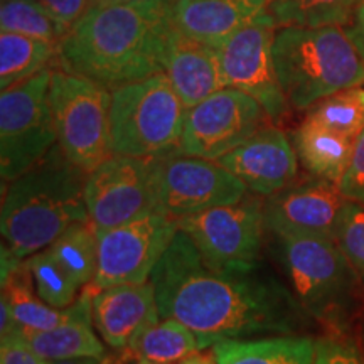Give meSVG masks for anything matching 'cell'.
<instances>
[{
  "mask_svg": "<svg viewBox=\"0 0 364 364\" xmlns=\"http://www.w3.org/2000/svg\"><path fill=\"white\" fill-rule=\"evenodd\" d=\"M162 318L172 317L198 336L201 349L228 339L297 334L311 324L284 280L265 267L215 268L184 231L150 275Z\"/></svg>",
  "mask_w": 364,
  "mask_h": 364,
  "instance_id": "6da1fadb",
  "label": "cell"
},
{
  "mask_svg": "<svg viewBox=\"0 0 364 364\" xmlns=\"http://www.w3.org/2000/svg\"><path fill=\"white\" fill-rule=\"evenodd\" d=\"M172 2L90 6L59 41L61 70L110 90L164 73Z\"/></svg>",
  "mask_w": 364,
  "mask_h": 364,
  "instance_id": "7a4b0ae2",
  "label": "cell"
},
{
  "mask_svg": "<svg viewBox=\"0 0 364 364\" xmlns=\"http://www.w3.org/2000/svg\"><path fill=\"white\" fill-rule=\"evenodd\" d=\"M86 176L56 145L29 171L7 182L0 209L2 280L31 255L51 247L68 228L90 220Z\"/></svg>",
  "mask_w": 364,
  "mask_h": 364,
  "instance_id": "3957f363",
  "label": "cell"
},
{
  "mask_svg": "<svg viewBox=\"0 0 364 364\" xmlns=\"http://www.w3.org/2000/svg\"><path fill=\"white\" fill-rule=\"evenodd\" d=\"M273 61L287 102L297 110L364 85V61L339 26L282 27Z\"/></svg>",
  "mask_w": 364,
  "mask_h": 364,
  "instance_id": "277c9868",
  "label": "cell"
},
{
  "mask_svg": "<svg viewBox=\"0 0 364 364\" xmlns=\"http://www.w3.org/2000/svg\"><path fill=\"white\" fill-rule=\"evenodd\" d=\"M287 285L311 318L339 334L359 314L358 272L331 238L275 236Z\"/></svg>",
  "mask_w": 364,
  "mask_h": 364,
  "instance_id": "5b68a950",
  "label": "cell"
},
{
  "mask_svg": "<svg viewBox=\"0 0 364 364\" xmlns=\"http://www.w3.org/2000/svg\"><path fill=\"white\" fill-rule=\"evenodd\" d=\"M188 108L166 73L112 90V154L167 157L181 150Z\"/></svg>",
  "mask_w": 364,
  "mask_h": 364,
  "instance_id": "8992f818",
  "label": "cell"
},
{
  "mask_svg": "<svg viewBox=\"0 0 364 364\" xmlns=\"http://www.w3.org/2000/svg\"><path fill=\"white\" fill-rule=\"evenodd\" d=\"M49 103L58 145L73 164L90 172L112 156L110 88L58 70L51 76Z\"/></svg>",
  "mask_w": 364,
  "mask_h": 364,
  "instance_id": "52a82bcc",
  "label": "cell"
},
{
  "mask_svg": "<svg viewBox=\"0 0 364 364\" xmlns=\"http://www.w3.org/2000/svg\"><path fill=\"white\" fill-rule=\"evenodd\" d=\"M49 68L0 95V177L17 179L58 145L49 85Z\"/></svg>",
  "mask_w": 364,
  "mask_h": 364,
  "instance_id": "ba28073f",
  "label": "cell"
},
{
  "mask_svg": "<svg viewBox=\"0 0 364 364\" xmlns=\"http://www.w3.org/2000/svg\"><path fill=\"white\" fill-rule=\"evenodd\" d=\"M159 157L112 154L86 176L85 201L97 231L157 211Z\"/></svg>",
  "mask_w": 364,
  "mask_h": 364,
  "instance_id": "9c48e42d",
  "label": "cell"
},
{
  "mask_svg": "<svg viewBox=\"0 0 364 364\" xmlns=\"http://www.w3.org/2000/svg\"><path fill=\"white\" fill-rule=\"evenodd\" d=\"M204 262L215 268H253L262 265L265 235L263 201L245 196L238 203L218 206L177 221Z\"/></svg>",
  "mask_w": 364,
  "mask_h": 364,
  "instance_id": "30bf717a",
  "label": "cell"
},
{
  "mask_svg": "<svg viewBox=\"0 0 364 364\" xmlns=\"http://www.w3.org/2000/svg\"><path fill=\"white\" fill-rule=\"evenodd\" d=\"M177 231V221L159 211L110 230L97 231L98 265L90 287L100 290L113 285L150 282L154 268Z\"/></svg>",
  "mask_w": 364,
  "mask_h": 364,
  "instance_id": "8fae6325",
  "label": "cell"
},
{
  "mask_svg": "<svg viewBox=\"0 0 364 364\" xmlns=\"http://www.w3.org/2000/svg\"><path fill=\"white\" fill-rule=\"evenodd\" d=\"M267 118L252 95L226 86L186 113L179 154L220 161L265 127Z\"/></svg>",
  "mask_w": 364,
  "mask_h": 364,
  "instance_id": "7c38bea8",
  "label": "cell"
},
{
  "mask_svg": "<svg viewBox=\"0 0 364 364\" xmlns=\"http://www.w3.org/2000/svg\"><path fill=\"white\" fill-rule=\"evenodd\" d=\"M247 191V186L218 161L181 154L159 157L157 211L174 221L238 203Z\"/></svg>",
  "mask_w": 364,
  "mask_h": 364,
  "instance_id": "4fadbf2b",
  "label": "cell"
},
{
  "mask_svg": "<svg viewBox=\"0 0 364 364\" xmlns=\"http://www.w3.org/2000/svg\"><path fill=\"white\" fill-rule=\"evenodd\" d=\"M275 27L270 16H263L231 36L220 48L226 85L252 95L272 122H280L289 110L275 61Z\"/></svg>",
  "mask_w": 364,
  "mask_h": 364,
  "instance_id": "5bb4252c",
  "label": "cell"
},
{
  "mask_svg": "<svg viewBox=\"0 0 364 364\" xmlns=\"http://www.w3.org/2000/svg\"><path fill=\"white\" fill-rule=\"evenodd\" d=\"M349 199L338 182L314 179L294 182L263 201L267 231L273 236H311L336 240Z\"/></svg>",
  "mask_w": 364,
  "mask_h": 364,
  "instance_id": "9a60e30c",
  "label": "cell"
},
{
  "mask_svg": "<svg viewBox=\"0 0 364 364\" xmlns=\"http://www.w3.org/2000/svg\"><path fill=\"white\" fill-rule=\"evenodd\" d=\"M297 152L277 127L265 125L220 161L253 194L270 198L297 179Z\"/></svg>",
  "mask_w": 364,
  "mask_h": 364,
  "instance_id": "2e32d148",
  "label": "cell"
},
{
  "mask_svg": "<svg viewBox=\"0 0 364 364\" xmlns=\"http://www.w3.org/2000/svg\"><path fill=\"white\" fill-rule=\"evenodd\" d=\"M93 326L113 349L129 348L144 327L161 318L156 290L150 282L100 289L91 299Z\"/></svg>",
  "mask_w": 364,
  "mask_h": 364,
  "instance_id": "e0dca14e",
  "label": "cell"
},
{
  "mask_svg": "<svg viewBox=\"0 0 364 364\" xmlns=\"http://www.w3.org/2000/svg\"><path fill=\"white\" fill-rule=\"evenodd\" d=\"M164 73L188 110L228 86L220 49L188 38L176 26L167 38Z\"/></svg>",
  "mask_w": 364,
  "mask_h": 364,
  "instance_id": "ac0fdd59",
  "label": "cell"
},
{
  "mask_svg": "<svg viewBox=\"0 0 364 364\" xmlns=\"http://www.w3.org/2000/svg\"><path fill=\"white\" fill-rule=\"evenodd\" d=\"M268 0H174L172 24L191 39L220 49L231 36L267 16Z\"/></svg>",
  "mask_w": 364,
  "mask_h": 364,
  "instance_id": "d6986e66",
  "label": "cell"
},
{
  "mask_svg": "<svg viewBox=\"0 0 364 364\" xmlns=\"http://www.w3.org/2000/svg\"><path fill=\"white\" fill-rule=\"evenodd\" d=\"M91 299H93V289L88 285L80 294L78 314L70 321L46 331L21 329L31 348L46 361L105 356L102 341L97 338L93 327H91L93 324Z\"/></svg>",
  "mask_w": 364,
  "mask_h": 364,
  "instance_id": "ffe728a7",
  "label": "cell"
},
{
  "mask_svg": "<svg viewBox=\"0 0 364 364\" xmlns=\"http://www.w3.org/2000/svg\"><path fill=\"white\" fill-rule=\"evenodd\" d=\"M218 364H316L317 339L304 334H275L228 339L213 346Z\"/></svg>",
  "mask_w": 364,
  "mask_h": 364,
  "instance_id": "44dd1931",
  "label": "cell"
},
{
  "mask_svg": "<svg viewBox=\"0 0 364 364\" xmlns=\"http://www.w3.org/2000/svg\"><path fill=\"white\" fill-rule=\"evenodd\" d=\"M292 142L300 162L312 176L339 184L351 161L356 140L306 118L294 132Z\"/></svg>",
  "mask_w": 364,
  "mask_h": 364,
  "instance_id": "7402d4cb",
  "label": "cell"
},
{
  "mask_svg": "<svg viewBox=\"0 0 364 364\" xmlns=\"http://www.w3.org/2000/svg\"><path fill=\"white\" fill-rule=\"evenodd\" d=\"M34 279L26 260L6 280H2V299H6L11 306L14 317H16L21 329H53V327L70 321L80 311V297L70 307L54 309L49 304H46L38 294H34Z\"/></svg>",
  "mask_w": 364,
  "mask_h": 364,
  "instance_id": "603a6c76",
  "label": "cell"
},
{
  "mask_svg": "<svg viewBox=\"0 0 364 364\" xmlns=\"http://www.w3.org/2000/svg\"><path fill=\"white\" fill-rule=\"evenodd\" d=\"M127 349L136 358L157 363H176L189 354L203 351L198 336L172 317H161L154 324L144 327Z\"/></svg>",
  "mask_w": 364,
  "mask_h": 364,
  "instance_id": "cb8c5ba5",
  "label": "cell"
},
{
  "mask_svg": "<svg viewBox=\"0 0 364 364\" xmlns=\"http://www.w3.org/2000/svg\"><path fill=\"white\" fill-rule=\"evenodd\" d=\"M58 56V44L2 31L0 34V90L29 80Z\"/></svg>",
  "mask_w": 364,
  "mask_h": 364,
  "instance_id": "d4e9b609",
  "label": "cell"
},
{
  "mask_svg": "<svg viewBox=\"0 0 364 364\" xmlns=\"http://www.w3.org/2000/svg\"><path fill=\"white\" fill-rule=\"evenodd\" d=\"M359 0H268L267 11L280 27L346 26Z\"/></svg>",
  "mask_w": 364,
  "mask_h": 364,
  "instance_id": "484cf974",
  "label": "cell"
},
{
  "mask_svg": "<svg viewBox=\"0 0 364 364\" xmlns=\"http://www.w3.org/2000/svg\"><path fill=\"white\" fill-rule=\"evenodd\" d=\"M48 250L83 289L93 282L98 265V233L90 220L68 228Z\"/></svg>",
  "mask_w": 364,
  "mask_h": 364,
  "instance_id": "4316f807",
  "label": "cell"
},
{
  "mask_svg": "<svg viewBox=\"0 0 364 364\" xmlns=\"http://www.w3.org/2000/svg\"><path fill=\"white\" fill-rule=\"evenodd\" d=\"M307 118L326 129L358 140L364 130V88L354 86L322 98L311 107Z\"/></svg>",
  "mask_w": 364,
  "mask_h": 364,
  "instance_id": "83f0119b",
  "label": "cell"
},
{
  "mask_svg": "<svg viewBox=\"0 0 364 364\" xmlns=\"http://www.w3.org/2000/svg\"><path fill=\"white\" fill-rule=\"evenodd\" d=\"M34 279L36 294L54 309H66L80 297L83 287L49 253V250L31 255L26 260Z\"/></svg>",
  "mask_w": 364,
  "mask_h": 364,
  "instance_id": "f1b7e54d",
  "label": "cell"
},
{
  "mask_svg": "<svg viewBox=\"0 0 364 364\" xmlns=\"http://www.w3.org/2000/svg\"><path fill=\"white\" fill-rule=\"evenodd\" d=\"M2 31L59 44L68 29L54 19L39 0H2L0 6Z\"/></svg>",
  "mask_w": 364,
  "mask_h": 364,
  "instance_id": "f546056e",
  "label": "cell"
},
{
  "mask_svg": "<svg viewBox=\"0 0 364 364\" xmlns=\"http://www.w3.org/2000/svg\"><path fill=\"white\" fill-rule=\"evenodd\" d=\"M336 243L351 262L364 287V204L348 203L336 233Z\"/></svg>",
  "mask_w": 364,
  "mask_h": 364,
  "instance_id": "4dcf8cb0",
  "label": "cell"
},
{
  "mask_svg": "<svg viewBox=\"0 0 364 364\" xmlns=\"http://www.w3.org/2000/svg\"><path fill=\"white\" fill-rule=\"evenodd\" d=\"M316 364H364V354L358 344L332 332L317 339Z\"/></svg>",
  "mask_w": 364,
  "mask_h": 364,
  "instance_id": "1f68e13d",
  "label": "cell"
},
{
  "mask_svg": "<svg viewBox=\"0 0 364 364\" xmlns=\"http://www.w3.org/2000/svg\"><path fill=\"white\" fill-rule=\"evenodd\" d=\"M339 189L349 201L364 204V130L354 144L351 161L339 181Z\"/></svg>",
  "mask_w": 364,
  "mask_h": 364,
  "instance_id": "d6a6232c",
  "label": "cell"
},
{
  "mask_svg": "<svg viewBox=\"0 0 364 364\" xmlns=\"http://www.w3.org/2000/svg\"><path fill=\"white\" fill-rule=\"evenodd\" d=\"M0 339V364H48L31 348L21 329L2 336Z\"/></svg>",
  "mask_w": 364,
  "mask_h": 364,
  "instance_id": "836d02e7",
  "label": "cell"
},
{
  "mask_svg": "<svg viewBox=\"0 0 364 364\" xmlns=\"http://www.w3.org/2000/svg\"><path fill=\"white\" fill-rule=\"evenodd\" d=\"M39 2L68 31L83 16L90 6V0H39Z\"/></svg>",
  "mask_w": 364,
  "mask_h": 364,
  "instance_id": "e575fe53",
  "label": "cell"
},
{
  "mask_svg": "<svg viewBox=\"0 0 364 364\" xmlns=\"http://www.w3.org/2000/svg\"><path fill=\"white\" fill-rule=\"evenodd\" d=\"M346 34L364 61V0H359L354 7L351 19L346 24Z\"/></svg>",
  "mask_w": 364,
  "mask_h": 364,
  "instance_id": "d590c367",
  "label": "cell"
},
{
  "mask_svg": "<svg viewBox=\"0 0 364 364\" xmlns=\"http://www.w3.org/2000/svg\"><path fill=\"white\" fill-rule=\"evenodd\" d=\"M179 364H218V359L213 351L209 354L198 351L194 354H189L188 358L181 359Z\"/></svg>",
  "mask_w": 364,
  "mask_h": 364,
  "instance_id": "8d00e7d4",
  "label": "cell"
},
{
  "mask_svg": "<svg viewBox=\"0 0 364 364\" xmlns=\"http://www.w3.org/2000/svg\"><path fill=\"white\" fill-rule=\"evenodd\" d=\"M48 364H110L105 356H88V358H73V359H58V361H48Z\"/></svg>",
  "mask_w": 364,
  "mask_h": 364,
  "instance_id": "74e56055",
  "label": "cell"
},
{
  "mask_svg": "<svg viewBox=\"0 0 364 364\" xmlns=\"http://www.w3.org/2000/svg\"><path fill=\"white\" fill-rule=\"evenodd\" d=\"M134 2H145V0H90V6H115V4H134Z\"/></svg>",
  "mask_w": 364,
  "mask_h": 364,
  "instance_id": "f35d334b",
  "label": "cell"
},
{
  "mask_svg": "<svg viewBox=\"0 0 364 364\" xmlns=\"http://www.w3.org/2000/svg\"><path fill=\"white\" fill-rule=\"evenodd\" d=\"M115 364H172V363H157V361H150V359H145V358H136L135 363H115Z\"/></svg>",
  "mask_w": 364,
  "mask_h": 364,
  "instance_id": "ab89813d",
  "label": "cell"
},
{
  "mask_svg": "<svg viewBox=\"0 0 364 364\" xmlns=\"http://www.w3.org/2000/svg\"><path fill=\"white\" fill-rule=\"evenodd\" d=\"M359 348H361V351L364 354V314H363V324H361V346H359Z\"/></svg>",
  "mask_w": 364,
  "mask_h": 364,
  "instance_id": "60d3db41",
  "label": "cell"
}]
</instances>
